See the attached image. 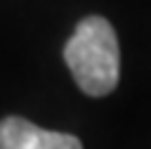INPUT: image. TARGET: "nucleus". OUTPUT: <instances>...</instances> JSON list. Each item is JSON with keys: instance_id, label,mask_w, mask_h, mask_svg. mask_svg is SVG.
Returning <instances> with one entry per match:
<instances>
[{"instance_id": "f257e3e1", "label": "nucleus", "mask_w": 151, "mask_h": 149, "mask_svg": "<svg viewBox=\"0 0 151 149\" xmlns=\"http://www.w3.org/2000/svg\"><path fill=\"white\" fill-rule=\"evenodd\" d=\"M64 59L78 88L92 97L109 95L118 85L120 52L113 26L104 17H87L64 47Z\"/></svg>"}, {"instance_id": "f03ea898", "label": "nucleus", "mask_w": 151, "mask_h": 149, "mask_svg": "<svg viewBox=\"0 0 151 149\" xmlns=\"http://www.w3.org/2000/svg\"><path fill=\"white\" fill-rule=\"evenodd\" d=\"M0 149H83V144L76 135L42 130L26 118L9 116L0 121Z\"/></svg>"}]
</instances>
